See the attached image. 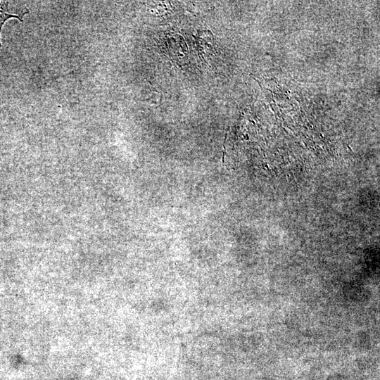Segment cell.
I'll return each mask as SVG.
<instances>
[{
	"mask_svg": "<svg viewBox=\"0 0 380 380\" xmlns=\"http://www.w3.org/2000/svg\"><path fill=\"white\" fill-rule=\"evenodd\" d=\"M8 2L7 1H0V32L1 30L2 25L8 18H15L19 19L20 21H23L22 16L18 14L9 13L6 12L7 6ZM1 45L0 43V48Z\"/></svg>",
	"mask_w": 380,
	"mask_h": 380,
	"instance_id": "cell-1",
	"label": "cell"
}]
</instances>
